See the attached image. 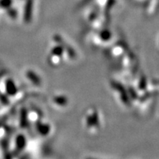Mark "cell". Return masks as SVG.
Returning <instances> with one entry per match:
<instances>
[{
	"instance_id": "3",
	"label": "cell",
	"mask_w": 159,
	"mask_h": 159,
	"mask_svg": "<svg viewBox=\"0 0 159 159\" xmlns=\"http://www.w3.org/2000/svg\"><path fill=\"white\" fill-rule=\"evenodd\" d=\"M27 114H26L25 111H22L21 112V127H25L26 122H27Z\"/></svg>"
},
{
	"instance_id": "2",
	"label": "cell",
	"mask_w": 159,
	"mask_h": 159,
	"mask_svg": "<svg viewBox=\"0 0 159 159\" xmlns=\"http://www.w3.org/2000/svg\"><path fill=\"white\" fill-rule=\"evenodd\" d=\"M26 144V140L25 136L22 135H19L17 136L16 140V152L22 150L25 148Z\"/></svg>"
},
{
	"instance_id": "1",
	"label": "cell",
	"mask_w": 159,
	"mask_h": 159,
	"mask_svg": "<svg viewBox=\"0 0 159 159\" xmlns=\"http://www.w3.org/2000/svg\"><path fill=\"white\" fill-rule=\"evenodd\" d=\"M5 91L6 93L10 96H14L17 92L16 85L11 79H8L5 82Z\"/></svg>"
}]
</instances>
